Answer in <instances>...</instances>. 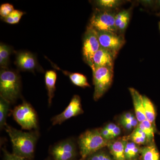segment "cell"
<instances>
[{
	"mask_svg": "<svg viewBox=\"0 0 160 160\" xmlns=\"http://www.w3.org/2000/svg\"><path fill=\"white\" fill-rule=\"evenodd\" d=\"M6 130L9 134L13 154L28 160L33 157L38 134L33 132H25L6 125Z\"/></svg>",
	"mask_w": 160,
	"mask_h": 160,
	"instance_id": "cell-1",
	"label": "cell"
},
{
	"mask_svg": "<svg viewBox=\"0 0 160 160\" xmlns=\"http://www.w3.org/2000/svg\"><path fill=\"white\" fill-rule=\"evenodd\" d=\"M21 80L16 72L2 69L0 72L1 97L10 103L15 102L21 92Z\"/></svg>",
	"mask_w": 160,
	"mask_h": 160,
	"instance_id": "cell-2",
	"label": "cell"
},
{
	"mask_svg": "<svg viewBox=\"0 0 160 160\" xmlns=\"http://www.w3.org/2000/svg\"><path fill=\"white\" fill-rule=\"evenodd\" d=\"M109 142V141L103 138L98 129L85 132L81 135L78 142L80 153L83 159L108 146Z\"/></svg>",
	"mask_w": 160,
	"mask_h": 160,
	"instance_id": "cell-3",
	"label": "cell"
},
{
	"mask_svg": "<svg viewBox=\"0 0 160 160\" xmlns=\"http://www.w3.org/2000/svg\"><path fill=\"white\" fill-rule=\"evenodd\" d=\"M94 86L93 98L98 101L104 95L111 86L113 79L112 68L99 67L92 70Z\"/></svg>",
	"mask_w": 160,
	"mask_h": 160,
	"instance_id": "cell-4",
	"label": "cell"
},
{
	"mask_svg": "<svg viewBox=\"0 0 160 160\" xmlns=\"http://www.w3.org/2000/svg\"><path fill=\"white\" fill-rule=\"evenodd\" d=\"M12 113L15 120L21 126L22 129L26 130L37 129V115L29 103L24 102L16 106Z\"/></svg>",
	"mask_w": 160,
	"mask_h": 160,
	"instance_id": "cell-5",
	"label": "cell"
},
{
	"mask_svg": "<svg viewBox=\"0 0 160 160\" xmlns=\"http://www.w3.org/2000/svg\"><path fill=\"white\" fill-rule=\"evenodd\" d=\"M116 14L112 10L97 9L92 16L89 26L97 31L117 33L115 25Z\"/></svg>",
	"mask_w": 160,
	"mask_h": 160,
	"instance_id": "cell-6",
	"label": "cell"
},
{
	"mask_svg": "<svg viewBox=\"0 0 160 160\" xmlns=\"http://www.w3.org/2000/svg\"><path fill=\"white\" fill-rule=\"evenodd\" d=\"M101 48L97 32L91 26H87L83 40V59L90 68L93 69L92 59L96 52Z\"/></svg>",
	"mask_w": 160,
	"mask_h": 160,
	"instance_id": "cell-7",
	"label": "cell"
},
{
	"mask_svg": "<svg viewBox=\"0 0 160 160\" xmlns=\"http://www.w3.org/2000/svg\"><path fill=\"white\" fill-rule=\"evenodd\" d=\"M98 38L102 48L108 49L117 55L126 42L123 35L116 32L97 31Z\"/></svg>",
	"mask_w": 160,
	"mask_h": 160,
	"instance_id": "cell-8",
	"label": "cell"
},
{
	"mask_svg": "<svg viewBox=\"0 0 160 160\" xmlns=\"http://www.w3.org/2000/svg\"><path fill=\"white\" fill-rule=\"evenodd\" d=\"M83 112L81 98L79 96L75 95L65 110L52 118L51 121L53 125H60L66 120L82 114Z\"/></svg>",
	"mask_w": 160,
	"mask_h": 160,
	"instance_id": "cell-9",
	"label": "cell"
},
{
	"mask_svg": "<svg viewBox=\"0 0 160 160\" xmlns=\"http://www.w3.org/2000/svg\"><path fill=\"white\" fill-rule=\"evenodd\" d=\"M51 152L55 160H72L76 156V148L72 140H66L55 145Z\"/></svg>",
	"mask_w": 160,
	"mask_h": 160,
	"instance_id": "cell-10",
	"label": "cell"
},
{
	"mask_svg": "<svg viewBox=\"0 0 160 160\" xmlns=\"http://www.w3.org/2000/svg\"><path fill=\"white\" fill-rule=\"evenodd\" d=\"M15 64L20 70L24 71L33 72L39 67L35 56L31 52L27 51L18 52Z\"/></svg>",
	"mask_w": 160,
	"mask_h": 160,
	"instance_id": "cell-11",
	"label": "cell"
},
{
	"mask_svg": "<svg viewBox=\"0 0 160 160\" xmlns=\"http://www.w3.org/2000/svg\"><path fill=\"white\" fill-rule=\"evenodd\" d=\"M116 56L115 53L101 47L93 56L92 59L93 67L92 70L99 67H108L113 69Z\"/></svg>",
	"mask_w": 160,
	"mask_h": 160,
	"instance_id": "cell-12",
	"label": "cell"
},
{
	"mask_svg": "<svg viewBox=\"0 0 160 160\" xmlns=\"http://www.w3.org/2000/svg\"><path fill=\"white\" fill-rule=\"evenodd\" d=\"M134 106L135 115L139 122L146 120L144 106H143L142 96L134 88H129Z\"/></svg>",
	"mask_w": 160,
	"mask_h": 160,
	"instance_id": "cell-13",
	"label": "cell"
},
{
	"mask_svg": "<svg viewBox=\"0 0 160 160\" xmlns=\"http://www.w3.org/2000/svg\"><path fill=\"white\" fill-rule=\"evenodd\" d=\"M127 138H123L114 141L110 142L108 145L110 153L114 160H126L125 156V149Z\"/></svg>",
	"mask_w": 160,
	"mask_h": 160,
	"instance_id": "cell-14",
	"label": "cell"
},
{
	"mask_svg": "<svg viewBox=\"0 0 160 160\" xmlns=\"http://www.w3.org/2000/svg\"><path fill=\"white\" fill-rule=\"evenodd\" d=\"M57 77L56 72L54 70L47 71L45 74V83L48 91V103L49 106L52 104L54 95Z\"/></svg>",
	"mask_w": 160,
	"mask_h": 160,
	"instance_id": "cell-15",
	"label": "cell"
},
{
	"mask_svg": "<svg viewBox=\"0 0 160 160\" xmlns=\"http://www.w3.org/2000/svg\"><path fill=\"white\" fill-rule=\"evenodd\" d=\"M142 160H160V154L153 143L141 148Z\"/></svg>",
	"mask_w": 160,
	"mask_h": 160,
	"instance_id": "cell-16",
	"label": "cell"
},
{
	"mask_svg": "<svg viewBox=\"0 0 160 160\" xmlns=\"http://www.w3.org/2000/svg\"><path fill=\"white\" fill-rule=\"evenodd\" d=\"M59 69L64 74L68 76L72 82L75 86L82 87V88L90 87V85L88 83L87 78L84 75L77 73V72L72 73L69 72L64 71L59 68Z\"/></svg>",
	"mask_w": 160,
	"mask_h": 160,
	"instance_id": "cell-17",
	"label": "cell"
},
{
	"mask_svg": "<svg viewBox=\"0 0 160 160\" xmlns=\"http://www.w3.org/2000/svg\"><path fill=\"white\" fill-rule=\"evenodd\" d=\"M142 98L146 120L154 126L156 116L154 105L149 98L146 96H142Z\"/></svg>",
	"mask_w": 160,
	"mask_h": 160,
	"instance_id": "cell-18",
	"label": "cell"
},
{
	"mask_svg": "<svg viewBox=\"0 0 160 160\" xmlns=\"http://www.w3.org/2000/svg\"><path fill=\"white\" fill-rule=\"evenodd\" d=\"M12 49L8 45L1 43L0 45V66L2 69H7L9 57L12 52Z\"/></svg>",
	"mask_w": 160,
	"mask_h": 160,
	"instance_id": "cell-19",
	"label": "cell"
},
{
	"mask_svg": "<svg viewBox=\"0 0 160 160\" xmlns=\"http://www.w3.org/2000/svg\"><path fill=\"white\" fill-rule=\"evenodd\" d=\"M141 148L137 144L132 142L126 143L125 149V156L126 160H134L141 153Z\"/></svg>",
	"mask_w": 160,
	"mask_h": 160,
	"instance_id": "cell-20",
	"label": "cell"
},
{
	"mask_svg": "<svg viewBox=\"0 0 160 160\" xmlns=\"http://www.w3.org/2000/svg\"><path fill=\"white\" fill-rule=\"evenodd\" d=\"M127 138L138 146L149 143L146 134L138 126Z\"/></svg>",
	"mask_w": 160,
	"mask_h": 160,
	"instance_id": "cell-21",
	"label": "cell"
},
{
	"mask_svg": "<svg viewBox=\"0 0 160 160\" xmlns=\"http://www.w3.org/2000/svg\"><path fill=\"white\" fill-rule=\"evenodd\" d=\"M94 3L98 9L112 10L121 6L122 2L118 0H98Z\"/></svg>",
	"mask_w": 160,
	"mask_h": 160,
	"instance_id": "cell-22",
	"label": "cell"
},
{
	"mask_svg": "<svg viewBox=\"0 0 160 160\" xmlns=\"http://www.w3.org/2000/svg\"><path fill=\"white\" fill-rule=\"evenodd\" d=\"M138 126L146 134L148 143H153L154 137V126L148 120H146L139 123Z\"/></svg>",
	"mask_w": 160,
	"mask_h": 160,
	"instance_id": "cell-23",
	"label": "cell"
},
{
	"mask_svg": "<svg viewBox=\"0 0 160 160\" xmlns=\"http://www.w3.org/2000/svg\"><path fill=\"white\" fill-rule=\"evenodd\" d=\"M10 103L1 97L0 99V127L2 129L6 126V121Z\"/></svg>",
	"mask_w": 160,
	"mask_h": 160,
	"instance_id": "cell-24",
	"label": "cell"
},
{
	"mask_svg": "<svg viewBox=\"0 0 160 160\" xmlns=\"http://www.w3.org/2000/svg\"><path fill=\"white\" fill-rule=\"evenodd\" d=\"M24 14L25 12L14 9L8 17L2 20L8 24H17L20 22L21 18Z\"/></svg>",
	"mask_w": 160,
	"mask_h": 160,
	"instance_id": "cell-25",
	"label": "cell"
},
{
	"mask_svg": "<svg viewBox=\"0 0 160 160\" xmlns=\"http://www.w3.org/2000/svg\"><path fill=\"white\" fill-rule=\"evenodd\" d=\"M14 10L13 6L9 3H5L1 5L0 7V15L2 19L8 17Z\"/></svg>",
	"mask_w": 160,
	"mask_h": 160,
	"instance_id": "cell-26",
	"label": "cell"
},
{
	"mask_svg": "<svg viewBox=\"0 0 160 160\" xmlns=\"http://www.w3.org/2000/svg\"><path fill=\"white\" fill-rule=\"evenodd\" d=\"M130 15V12L129 10H123L122 11L119 12L118 13H116L115 16V25L116 28L118 31L119 26L121 22L125 19L128 16Z\"/></svg>",
	"mask_w": 160,
	"mask_h": 160,
	"instance_id": "cell-27",
	"label": "cell"
},
{
	"mask_svg": "<svg viewBox=\"0 0 160 160\" xmlns=\"http://www.w3.org/2000/svg\"><path fill=\"white\" fill-rule=\"evenodd\" d=\"M105 127L110 132L113 139L121 134V130L120 127L114 123H109L106 125Z\"/></svg>",
	"mask_w": 160,
	"mask_h": 160,
	"instance_id": "cell-28",
	"label": "cell"
},
{
	"mask_svg": "<svg viewBox=\"0 0 160 160\" xmlns=\"http://www.w3.org/2000/svg\"><path fill=\"white\" fill-rule=\"evenodd\" d=\"M88 160H112L110 157L103 151L97 152L89 156Z\"/></svg>",
	"mask_w": 160,
	"mask_h": 160,
	"instance_id": "cell-29",
	"label": "cell"
},
{
	"mask_svg": "<svg viewBox=\"0 0 160 160\" xmlns=\"http://www.w3.org/2000/svg\"><path fill=\"white\" fill-rule=\"evenodd\" d=\"M4 160H29L21 157L18 156L13 153H10L4 149Z\"/></svg>",
	"mask_w": 160,
	"mask_h": 160,
	"instance_id": "cell-30",
	"label": "cell"
},
{
	"mask_svg": "<svg viewBox=\"0 0 160 160\" xmlns=\"http://www.w3.org/2000/svg\"><path fill=\"white\" fill-rule=\"evenodd\" d=\"M130 15L128 16L122 22H121L119 26L118 29V31H119L120 32L123 33L124 31L126 30L127 26L129 25V20H130Z\"/></svg>",
	"mask_w": 160,
	"mask_h": 160,
	"instance_id": "cell-31",
	"label": "cell"
},
{
	"mask_svg": "<svg viewBox=\"0 0 160 160\" xmlns=\"http://www.w3.org/2000/svg\"><path fill=\"white\" fill-rule=\"evenodd\" d=\"M157 3L158 6H160V0L157 1Z\"/></svg>",
	"mask_w": 160,
	"mask_h": 160,
	"instance_id": "cell-32",
	"label": "cell"
},
{
	"mask_svg": "<svg viewBox=\"0 0 160 160\" xmlns=\"http://www.w3.org/2000/svg\"><path fill=\"white\" fill-rule=\"evenodd\" d=\"M159 28L160 31V22L159 23Z\"/></svg>",
	"mask_w": 160,
	"mask_h": 160,
	"instance_id": "cell-33",
	"label": "cell"
},
{
	"mask_svg": "<svg viewBox=\"0 0 160 160\" xmlns=\"http://www.w3.org/2000/svg\"><path fill=\"white\" fill-rule=\"evenodd\" d=\"M84 159L82 158L81 159H80L79 160H84Z\"/></svg>",
	"mask_w": 160,
	"mask_h": 160,
	"instance_id": "cell-34",
	"label": "cell"
}]
</instances>
